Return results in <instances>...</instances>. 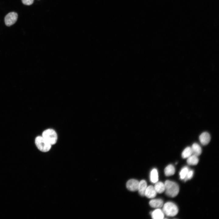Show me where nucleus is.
<instances>
[{
	"instance_id": "nucleus-18",
	"label": "nucleus",
	"mask_w": 219,
	"mask_h": 219,
	"mask_svg": "<svg viewBox=\"0 0 219 219\" xmlns=\"http://www.w3.org/2000/svg\"><path fill=\"white\" fill-rule=\"evenodd\" d=\"M188 168L186 166L183 167L181 170L179 175L181 179H184L186 177L189 171Z\"/></svg>"
},
{
	"instance_id": "nucleus-17",
	"label": "nucleus",
	"mask_w": 219,
	"mask_h": 219,
	"mask_svg": "<svg viewBox=\"0 0 219 219\" xmlns=\"http://www.w3.org/2000/svg\"><path fill=\"white\" fill-rule=\"evenodd\" d=\"M192 154V151L190 147H186L182 151V156L183 158H187L191 156Z\"/></svg>"
},
{
	"instance_id": "nucleus-11",
	"label": "nucleus",
	"mask_w": 219,
	"mask_h": 219,
	"mask_svg": "<svg viewBox=\"0 0 219 219\" xmlns=\"http://www.w3.org/2000/svg\"><path fill=\"white\" fill-rule=\"evenodd\" d=\"M149 204L150 206L153 208H158L162 207L163 205V201L160 199H153L151 200Z\"/></svg>"
},
{
	"instance_id": "nucleus-4",
	"label": "nucleus",
	"mask_w": 219,
	"mask_h": 219,
	"mask_svg": "<svg viewBox=\"0 0 219 219\" xmlns=\"http://www.w3.org/2000/svg\"><path fill=\"white\" fill-rule=\"evenodd\" d=\"M42 136L51 145L55 144L57 139V135L53 129H48L44 130Z\"/></svg>"
},
{
	"instance_id": "nucleus-13",
	"label": "nucleus",
	"mask_w": 219,
	"mask_h": 219,
	"mask_svg": "<svg viewBox=\"0 0 219 219\" xmlns=\"http://www.w3.org/2000/svg\"><path fill=\"white\" fill-rule=\"evenodd\" d=\"M175 172V167L171 164L168 165L164 169L165 174L166 176H168L173 175Z\"/></svg>"
},
{
	"instance_id": "nucleus-6",
	"label": "nucleus",
	"mask_w": 219,
	"mask_h": 219,
	"mask_svg": "<svg viewBox=\"0 0 219 219\" xmlns=\"http://www.w3.org/2000/svg\"><path fill=\"white\" fill-rule=\"evenodd\" d=\"M139 182L137 180L132 179L129 180L127 182V189L132 191L137 190Z\"/></svg>"
},
{
	"instance_id": "nucleus-5",
	"label": "nucleus",
	"mask_w": 219,
	"mask_h": 219,
	"mask_svg": "<svg viewBox=\"0 0 219 219\" xmlns=\"http://www.w3.org/2000/svg\"><path fill=\"white\" fill-rule=\"evenodd\" d=\"M17 14L14 12H11L8 14L5 17V22L6 26H10L14 24L17 21Z\"/></svg>"
},
{
	"instance_id": "nucleus-8",
	"label": "nucleus",
	"mask_w": 219,
	"mask_h": 219,
	"mask_svg": "<svg viewBox=\"0 0 219 219\" xmlns=\"http://www.w3.org/2000/svg\"><path fill=\"white\" fill-rule=\"evenodd\" d=\"M157 193L154 186L150 185L147 187L145 193V196L148 198H152L156 196Z\"/></svg>"
},
{
	"instance_id": "nucleus-15",
	"label": "nucleus",
	"mask_w": 219,
	"mask_h": 219,
	"mask_svg": "<svg viewBox=\"0 0 219 219\" xmlns=\"http://www.w3.org/2000/svg\"><path fill=\"white\" fill-rule=\"evenodd\" d=\"M158 174L157 170L156 169H152L150 172V179L151 182L155 183L158 180Z\"/></svg>"
},
{
	"instance_id": "nucleus-7",
	"label": "nucleus",
	"mask_w": 219,
	"mask_h": 219,
	"mask_svg": "<svg viewBox=\"0 0 219 219\" xmlns=\"http://www.w3.org/2000/svg\"><path fill=\"white\" fill-rule=\"evenodd\" d=\"M199 140L200 143L203 145H206L210 140V136L207 132H205L202 133L199 136Z\"/></svg>"
},
{
	"instance_id": "nucleus-1",
	"label": "nucleus",
	"mask_w": 219,
	"mask_h": 219,
	"mask_svg": "<svg viewBox=\"0 0 219 219\" xmlns=\"http://www.w3.org/2000/svg\"><path fill=\"white\" fill-rule=\"evenodd\" d=\"M166 194L169 196L173 197L176 196L179 191V187L176 182L169 180L165 183Z\"/></svg>"
},
{
	"instance_id": "nucleus-19",
	"label": "nucleus",
	"mask_w": 219,
	"mask_h": 219,
	"mask_svg": "<svg viewBox=\"0 0 219 219\" xmlns=\"http://www.w3.org/2000/svg\"><path fill=\"white\" fill-rule=\"evenodd\" d=\"M193 171L192 170H189L184 180L185 181L191 179L193 176Z\"/></svg>"
},
{
	"instance_id": "nucleus-20",
	"label": "nucleus",
	"mask_w": 219,
	"mask_h": 219,
	"mask_svg": "<svg viewBox=\"0 0 219 219\" xmlns=\"http://www.w3.org/2000/svg\"><path fill=\"white\" fill-rule=\"evenodd\" d=\"M22 1L24 4L29 5H32L33 3L34 0H22Z\"/></svg>"
},
{
	"instance_id": "nucleus-3",
	"label": "nucleus",
	"mask_w": 219,
	"mask_h": 219,
	"mask_svg": "<svg viewBox=\"0 0 219 219\" xmlns=\"http://www.w3.org/2000/svg\"><path fill=\"white\" fill-rule=\"evenodd\" d=\"M162 211L164 214L167 216L173 217L177 214L178 209L175 203L169 202L163 205Z\"/></svg>"
},
{
	"instance_id": "nucleus-14",
	"label": "nucleus",
	"mask_w": 219,
	"mask_h": 219,
	"mask_svg": "<svg viewBox=\"0 0 219 219\" xmlns=\"http://www.w3.org/2000/svg\"><path fill=\"white\" fill-rule=\"evenodd\" d=\"M154 187L157 193H161L165 190V184L161 182H156Z\"/></svg>"
},
{
	"instance_id": "nucleus-12",
	"label": "nucleus",
	"mask_w": 219,
	"mask_h": 219,
	"mask_svg": "<svg viewBox=\"0 0 219 219\" xmlns=\"http://www.w3.org/2000/svg\"><path fill=\"white\" fill-rule=\"evenodd\" d=\"M192 155L198 156L202 153V149L200 146L197 143H193L191 147Z\"/></svg>"
},
{
	"instance_id": "nucleus-16",
	"label": "nucleus",
	"mask_w": 219,
	"mask_h": 219,
	"mask_svg": "<svg viewBox=\"0 0 219 219\" xmlns=\"http://www.w3.org/2000/svg\"><path fill=\"white\" fill-rule=\"evenodd\" d=\"M199 162L198 156L193 155H192L187 158V162L190 165H196Z\"/></svg>"
},
{
	"instance_id": "nucleus-10",
	"label": "nucleus",
	"mask_w": 219,
	"mask_h": 219,
	"mask_svg": "<svg viewBox=\"0 0 219 219\" xmlns=\"http://www.w3.org/2000/svg\"><path fill=\"white\" fill-rule=\"evenodd\" d=\"M151 214L152 218L153 219H162L164 217L162 210L159 208L153 211Z\"/></svg>"
},
{
	"instance_id": "nucleus-2",
	"label": "nucleus",
	"mask_w": 219,
	"mask_h": 219,
	"mask_svg": "<svg viewBox=\"0 0 219 219\" xmlns=\"http://www.w3.org/2000/svg\"><path fill=\"white\" fill-rule=\"evenodd\" d=\"M35 142L37 148L42 152H47L51 148L52 145L42 136L37 137L35 139Z\"/></svg>"
},
{
	"instance_id": "nucleus-9",
	"label": "nucleus",
	"mask_w": 219,
	"mask_h": 219,
	"mask_svg": "<svg viewBox=\"0 0 219 219\" xmlns=\"http://www.w3.org/2000/svg\"><path fill=\"white\" fill-rule=\"evenodd\" d=\"M147 187V183L145 180H142L139 182L137 190L141 196H145V193Z\"/></svg>"
}]
</instances>
